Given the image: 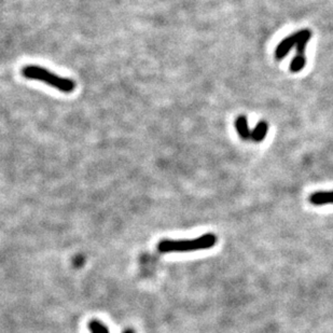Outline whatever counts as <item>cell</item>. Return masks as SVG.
I'll use <instances>...</instances> for the list:
<instances>
[{"label": "cell", "instance_id": "6da1fadb", "mask_svg": "<svg viewBox=\"0 0 333 333\" xmlns=\"http://www.w3.org/2000/svg\"><path fill=\"white\" fill-rule=\"evenodd\" d=\"M21 72L26 79L44 82L62 93L71 94L76 90V83H74L73 80L58 76V74L50 71L46 67L39 65H26L22 68Z\"/></svg>", "mask_w": 333, "mask_h": 333}, {"label": "cell", "instance_id": "7a4b0ae2", "mask_svg": "<svg viewBox=\"0 0 333 333\" xmlns=\"http://www.w3.org/2000/svg\"><path fill=\"white\" fill-rule=\"evenodd\" d=\"M217 238L214 234H206L192 239H164L160 241L158 249L162 254L169 252H189L209 249L216 245Z\"/></svg>", "mask_w": 333, "mask_h": 333}, {"label": "cell", "instance_id": "3957f363", "mask_svg": "<svg viewBox=\"0 0 333 333\" xmlns=\"http://www.w3.org/2000/svg\"><path fill=\"white\" fill-rule=\"evenodd\" d=\"M299 37H300V31L288 36L287 38H285L281 44L277 46L276 50H275V57L277 58V60H282V58L286 56L289 53V51L292 49V47L297 46Z\"/></svg>", "mask_w": 333, "mask_h": 333}, {"label": "cell", "instance_id": "277c9868", "mask_svg": "<svg viewBox=\"0 0 333 333\" xmlns=\"http://www.w3.org/2000/svg\"><path fill=\"white\" fill-rule=\"evenodd\" d=\"M309 202L317 206L325 205V204H333V191L316 192L309 196Z\"/></svg>", "mask_w": 333, "mask_h": 333}, {"label": "cell", "instance_id": "5b68a950", "mask_svg": "<svg viewBox=\"0 0 333 333\" xmlns=\"http://www.w3.org/2000/svg\"><path fill=\"white\" fill-rule=\"evenodd\" d=\"M235 127L241 139L247 141V139L251 138V131L249 130L248 121H247V118L245 116H239L238 119H236Z\"/></svg>", "mask_w": 333, "mask_h": 333}, {"label": "cell", "instance_id": "8992f818", "mask_svg": "<svg viewBox=\"0 0 333 333\" xmlns=\"http://www.w3.org/2000/svg\"><path fill=\"white\" fill-rule=\"evenodd\" d=\"M267 132H268V124H267V123L265 121H260L256 125V127L254 128V130L251 131V139L254 142L260 143V142L263 141V139L265 138Z\"/></svg>", "mask_w": 333, "mask_h": 333}, {"label": "cell", "instance_id": "52a82bcc", "mask_svg": "<svg viewBox=\"0 0 333 333\" xmlns=\"http://www.w3.org/2000/svg\"><path fill=\"white\" fill-rule=\"evenodd\" d=\"M311 37V33L310 30L309 29H304V30H301L300 31V37H299V40L297 42V53L300 55H304V51H305V48L306 45H308V42L309 41Z\"/></svg>", "mask_w": 333, "mask_h": 333}, {"label": "cell", "instance_id": "ba28073f", "mask_svg": "<svg viewBox=\"0 0 333 333\" xmlns=\"http://www.w3.org/2000/svg\"><path fill=\"white\" fill-rule=\"evenodd\" d=\"M305 64H306L305 56L298 54L297 56H294L292 58L291 63H290V71L292 72H299L304 68Z\"/></svg>", "mask_w": 333, "mask_h": 333}, {"label": "cell", "instance_id": "9c48e42d", "mask_svg": "<svg viewBox=\"0 0 333 333\" xmlns=\"http://www.w3.org/2000/svg\"><path fill=\"white\" fill-rule=\"evenodd\" d=\"M89 328H90L91 333H109L106 326L100 324L99 321H91Z\"/></svg>", "mask_w": 333, "mask_h": 333}]
</instances>
